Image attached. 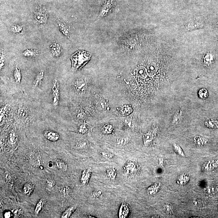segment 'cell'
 Segmentation results:
<instances>
[{"label":"cell","mask_w":218,"mask_h":218,"mask_svg":"<svg viewBox=\"0 0 218 218\" xmlns=\"http://www.w3.org/2000/svg\"><path fill=\"white\" fill-rule=\"evenodd\" d=\"M91 56L90 53L78 50L71 57L72 63V69L77 71L81 69L89 61Z\"/></svg>","instance_id":"obj_1"},{"label":"cell","mask_w":218,"mask_h":218,"mask_svg":"<svg viewBox=\"0 0 218 218\" xmlns=\"http://www.w3.org/2000/svg\"><path fill=\"white\" fill-rule=\"evenodd\" d=\"M60 85L57 80L55 79L53 81L51 93L53 97V104L54 106H57L58 105L60 99Z\"/></svg>","instance_id":"obj_2"},{"label":"cell","mask_w":218,"mask_h":218,"mask_svg":"<svg viewBox=\"0 0 218 218\" xmlns=\"http://www.w3.org/2000/svg\"><path fill=\"white\" fill-rule=\"evenodd\" d=\"M34 18L40 24H46L48 20V14L44 9L39 8L34 13Z\"/></svg>","instance_id":"obj_3"},{"label":"cell","mask_w":218,"mask_h":218,"mask_svg":"<svg viewBox=\"0 0 218 218\" xmlns=\"http://www.w3.org/2000/svg\"><path fill=\"white\" fill-rule=\"evenodd\" d=\"M124 172L126 175H133L136 174L138 171L137 165L133 161H129L126 162L123 167Z\"/></svg>","instance_id":"obj_4"},{"label":"cell","mask_w":218,"mask_h":218,"mask_svg":"<svg viewBox=\"0 0 218 218\" xmlns=\"http://www.w3.org/2000/svg\"><path fill=\"white\" fill-rule=\"evenodd\" d=\"M218 168V159L209 160L205 162L202 166V169L204 171H211Z\"/></svg>","instance_id":"obj_5"},{"label":"cell","mask_w":218,"mask_h":218,"mask_svg":"<svg viewBox=\"0 0 218 218\" xmlns=\"http://www.w3.org/2000/svg\"><path fill=\"white\" fill-rule=\"evenodd\" d=\"M44 135L47 140L51 141H57L60 139V136L59 134L54 131H46L44 133Z\"/></svg>","instance_id":"obj_6"},{"label":"cell","mask_w":218,"mask_h":218,"mask_svg":"<svg viewBox=\"0 0 218 218\" xmlns=\"http://www.w3.org/2000/svg\"><path fill=\"white\" fill-rule=\"evenodd\" d=\"M50 49L53 56L56 57L60 56L61 53V48L58 42L55 41L53 42L50 46Z\"/></svg>","instance_id":"obj_7"},{"label":"cell","mask_w":218,"mask_h":218,"mask_svg":"<svg viewBox=\"0 0 218 218\" xmlns=\"http://www.w3.org/2000/svg\"><path fill=\"white\" fill-rule=\"evenodd\" d=\"M76 89L80 93L85 91L87 86V83L84 78H81L77 80L75 83Z\"/></svg>","instance_id":"obj_8"},{"label":"cell","mask_w":218,"mask_h":218,"mask_svg":"<svg viewBox=\"0 0 218 218\" xmlns=\"http://www.w3.org/2000/svg\"><path fill=\"white\" fill-rule=\"evenodd\" d=\"M91 174V171L90 168H88L85 169L82 172L80 182L83 185H86L90 180Z\"/></svg>","instance_id":"obj_9"},{"label":"cell","mask_w":218,"mask_h":218,"mask_svg":"<svg viewBox=\"0 0 218 218\" xmlns=\"http://www.w3.org/2000/svg\"><path fill=\"white\" fill-rule=\"evenodd\" d=\"M190 175L187 173H183L180 175L176 180V183L180 186L187 185L190 180Z\"/></svg>","instance_id":"obj_10"},{"label":"cell","mask_w":218,"mask_h":218,"mask_svg":"<svg viewBox=\"0 0 218 218\" xmlns=\"http://www.w3.org/2000/svg\"><path fill=\"white\" fill-rule=\"evenodd\" d=\"M129 209L126 203H122L120 207L118 216L119 218H126L128 216Z\"/></svg>","instance_id":"obj_11"},{"label":"cell","mask_w":218,"mask_h":218,"mask_svg":"<svg viewBox=\"0 0 218 218\" xmlns=\"http://www.w3.org/2000/svg\"><path fill=\"white\" fill-rule=\"evenodd\" d=\"M154 131H149L145 134L144 137V143L145 145H148L152 141L155 136Z\"/></svg>","instance_id":"obj_12"},{"label":"cell","mask_w":218,"mask_h":218,"mask_svg":"<svg viewBox=\"0 0 218 218\" xmlns=\"http://www.w3.org/2000/svg\"><path fill=\"white\" fill-rule=\"evenodd\" d=\"M45 79V73L43 71H41L37 74L34 81V85L35 87H37L39 86L43 82Z\"/></svg>","instance_id":"obj_13"},{"label":"cell","mask_w":218,"mask_h":218,"mask_svg":"<svg viewBox=\"0 0 218 218\" xmlns=\"http://www.w3.org/2000/svg\"><path fill=\"white\" fill-rule=\"evenodd\" d=\"M34 189V185L33 184L28 183L26 184L23 187V192L24 194L27 196H29L32 194Z\"/></svg>","instance_id":"obj_14"},{"label":"cell","mask_w":218,"mask_h":218,"mask_svg":"<svg viewBox=\"0 0 218 218\" xmlns=\"http://www.w3.org/2000/svg\"><path fill=\"white\" fill-rule=\"evenodd\" d=\"M161 183L156 182L154 183L148 188V191L151 195L156 194L158 193L161 187Z\"/></svg>","instance_id":"obj_15"},{"label":"cell","mask_w":218,"mask_h":218,"mask_svg":"<svg viewBox=\"0 0 218 218\" xmlns=\"http://www.w3.org/2000/svg\"><path fill=\"white\" fill-rule=\"evenodd\" d=\"M60 30L61 31L63 34L66 36L69 35V26L64 22L59 20L57 22Z\"/></svg>","instance_id":"obj_16"},{"label":"cell","mask_w":218,"mask_h":218,"mask_svg":"<svg viewBox=\"0 0 218 218\" xmlns=\"http://www.w3.org/2000/svg\"><path fill=\"white\" fill-rule=\"evenodd\" d=\"M158 70V67L155 63L151 62L148 65L147 72L150 76H153L157 73Z\"/></svg>","instance_id":"obj_17"},{"label":"cell","mask_w":218,"mask_h":218,"mask_svg":"<svg viewBox=\"0 0 218 218\" xmlns=\"http://www.w3.org/2000/svg\"><path fill=\"white\" fill-rule=\"evenodd\" d=\"M46 201V200L45 199L41 198V199H40L38 201L34 209V213L35 215L37 216V215H38V214L42 211L44 205Z\"/></svg>","instance_id":"obj_18"},{"label":"cell","mask_w":218,"mask_h":218,"mask_svg":"<svg viewBox=\"0 0 218 218\" xmlns=\"http://www.w3.org/2000/svg\"><path fill=\"white\" fill-rule=\"evenodd\" d=\"M77 208L76 206H73L67 208L62 214L61 217V218H68L70 217L72 214L74 212Z\"/></svg>","instance_id":"obj_19"},{"label":"cell","mask_w":218,"mask_h":218,"mask_svg":"<svg viewBox=\"0 0 218 218\" xmlns=\"http://www.w3.org/2000/svg\"><path fill=\"white\" fill-rule=\"evenodd\" d=\"M57 167L60 169L64 171H66L68 170V165L62 160L58 159L55 162Z\"/></svg>","instance_id":"obj_20"},{"label":"cell","mask_w":218,"mask_h":218,"mask_svg":"<svg viewBox=\"0 0 218 218\" xmlns=\"http://www.w3.org/2000/svg\"><path fill=\"white\" fill-rule=\"evenodd\" d=\"M194 141L196 145L200 147L203 146L204 145L207 144L208 143L207 139L199 136L196 137L194 138Z\"/></svg>","instance_id":"obj_21"},{"label":"cell","mask_w":218,"mask_h":218,"mask_svg":"<svg viewBox=\"0 0 218 218\" xmlns=\"http://www.w3.org/2000/svg\"><path fill=\"white\" fill-rule=\"evenodd\" d=\"M18 114L19 118L22 120H26L28 118V113L25 108H20L18 110Z\"/></svg>","instance_id":"obj_22"},{"label":"cell","mask_w":218,"mask_h":218,"mask_svg":"<svg viewBox=\"0 0 218 218\" xmlns=\"http://www.w3.org/2000/svg\"><path fill=\"white\" fill-rule=\"evenodd\" d=\"M14 77L17 84H20L22 77L20 69L18 67H16L14 70Z\"/></svg>","instance_id":"obj_23"},{"label":"cell","mask_w":218,"mask_h":218,"mask_svg":"<svg viewBox=\"0 0 218 218\" xmlns=\"http://www.w3.org/2000/svg\"><path fill=\"white\" fill-rule=\"evenodd\" d=\"M23 54L26 57H36L38 55V52L35 50H27L23 52Z\"/></svg>","instance_id":"obj_24"},{"label":"cell","mask_w":218,"mask_h":218,"mask_svg":"<svg viewBox=\"0 0 218 218\" xmlns=\"http://www.w3.org/2000/svg\"><path fill=\"white\" fill-rule=\"evenodd\" d=\"M137 74L138 76L142 78H145L147 77V70L144 67H140L137 69Z\"/></svg>","instance_id":"obj_25"},{"label":"cell","mask_w":218,"mask_h":218,"mask_svg":"<svg viewBox=\"0 0 218 218\" xmlns=\"http://www.w3.org/2000/svg\"><path fill=\"white\" fill-rule=\"evenodd\" d=\"M206 127L212 129H218V121L211 120L205 122Z\"/></svg>","instance_id":"obj_26"},{"label":"cell","mask_w":218,"mask_h":218,"mask_svg":"<svg viewBox=\"0 0 218 218\" xmlns=\"http://www.w3.org/2000/svg\"><path fill=\"white\" fill-rule=\"evenodd\" d=\"M108 105L106 101L103 99H100L97 104V108L101 110H105L108 108Z\"/></svg>","instance_id":"obj_27"},{"label":"cell","mask_w":218,"mask_h":218,"mask_svg":"<svg viewBox=\"0 0 218 218\" xmlns=\"http://www.w3.org/2000/svg\"><path fill=\"white\" fill-rule=\"evenodd\" d=\"M174 150V151L176 153L178 154L179 155L183 157H185V154L184 153L183 149H182L181 147L178 144H173Z\"/></svg>","instance_id":"obj_28"},{"label":"cell","mask_w":218,"mask_h":218,"mask_svg":"<svg viewBox=\"0 0 218 218\" xmlns=\"http://www.w3.org/2000/svg\"><path fill=\"white\" fill-rule=\"evenodd\" d=\"M132 112V108L131 106L125 105L121 109V112L122 114L124 116H127L129 114Z\"/></svg>","instance_id":"obj_29"},{"label":"cell","mask_w":218,"mask_h":218,"mask_svg":"<svg viewBox=\"0 0 218 218\" xmlns=\"http://www.w3.org/2000/svg\"><path fill=\"white\" fill-rule=\"evenodd\" d=\"M117 173L114 169H108L107 171V176L109 179H113L115 178Z\"/></svg>","instance_id":"obj_30"},{"label":"cell","mask_w":218,"mask_h":218,"mask_svg":"<svg viewBox=\"0 0 218 218\" xmlns=\"http://www.w3.org/2000/svg\"><path fill=\"white\" fill-rule=\"evenodd\" d=\"M100 155L103 158L106 159L111 160L114 157V155L113 153H109L107 152L102 151L99 153Z\"/></svg>","instance_id":"obj_31"},{"label":"cell","mask_w":218,"mask_h":218,"mask_svg":"<svg viewBox=\"0 0 218 218\" xmlns=\"http://www.w3.org/2000/svg\"><path fill=\"white\" fill-rule=\"evenodd\" d=\"M164 208L165 211L168 215H174L173 209L172 206L171 205L167 204L165 205Z\"/></svg>","instance_id":"obj_32"},{"label":"cell","mask_w":218,"mask_h":218,"mask_svg":"<svg viewBox=\"0 0 218 218\" xmlns=\"http://www.w3.org/2000/svg\"><path fill=\"white\" fill-rule=\"evenodd\" d=\"M11 30L14 33H20L23 30V28L22 26L17 24H14L11 27Z\"/></svg>","instance_id":"obj_33"},{"label":"cell","mask_w":218,"mask_h":218,"mask_svg":"<svg viewBox=\"0 0 218 218\" xmlns=\"http://www.w3.org/2000/svg\"><path fill=\"white\" fill-rule=\"evenodd\" d=\"M199 95L201 99L206 98L207 97L208 95L207 90L205 89H201L199 92Z\"/></svg>","instance_id":"obj_34"},{"label":"cell","mask_w":218,"mask_h":218,"mask_svg":"<svg viewBox=\"0 0 218 218\" xmlns=\"http://www.w3.org/2000/svg\"><path fill=\"white\" fill-rule=\"evenodd\" d=\"M113 128L110 125H107L103 128V131L106 134H109L113 132Z\"/></svg>","instance_id":"obj_35"},{"label":"cell","mask_w":218,"mask_h":218,"mask_svg":"<svg viewBox=\"0 0 218 218\" xmlns=\"http://www.w3.org/2000/svg\"><path fill=\"white\" fill-rule=\"evenodd\" d=\"M46 185L50 188H54L55 185V182L54 179H49L46 181Z\"/></svg>","instance_id":"obj_36"},{"label":"cell","mask_w":218,"mask_h":218,"mask_svg":"<svg viewBox=\"0 0 218 218\" xmlns=\"http://www.w3.org/2000/svg\"><path fill=\"white\" fill-rule=\"evenodd\" d=\"M102 192L100 191L94 192L93 193V196L97 198H99L101 196Z\"/></svg>","instance_id":"obj_37"},{"label":"cell","mask_w":218,"mask_h":218,"mask_svg":"<svg viewBox=\"0 0 218 218\" xmlns=\"http://www.w3.org/2000/svg\"><path fill=\"white\" fill-rule=\"evenodd\" d=\"M86 145H87V144H86V142L82 141L81 142V143H79L77 146H78L80 149H82V148H85Z\"/></svg>","instance_id":"obj_38"},{"label":"cell","mask_w":218,"mask_h":218,"mask_svg":"<svg viewBox=\"0 0 218 218\" xmlns=\"http://www.w3.org/2000/svg\"><path fill=\"white\" fill-rule=\"evenodd\" d=\"M87 131V129L85 125H83L80 127L79 129V132L80 133H84Z\"/></svg>","instance_id":"obj_39"},{"label":"cell","mask_w":218,"mask_h":218,"mask_svg":"<svg viewBox=\"0 0 218 218\" xmlns=\"http://www.w3.org/2000/svg\"><path fill=\"white\" fill-rule=\"evenodd\" d=\"M70 189L68 187H65L64 189H63L62 191L63 193H64V194L65 195H68L69 193H70Z\"/></svg>","instance_id":"obj_40"},{"label":"cell","mask_w":218,"mask_h":218,"mask_svg":"<svg viewBox=\"0 0 218 218\" xmlns=\"http://www.w3.org/2000/svg\"><path fill=\"white\" fill-rule=\"evenodd\" d=\"M213 60V59L212 56L211 55H208V56H207V57H206L205 59V61L206 63H210V64L212 61Z\"/></svg>","instance_id":"obj_41"},{"label":"cell","mask_w":218,"mask_h":218,"mask_svg":"<svg viewBox=\"0 0 218 218\" xmlns=\"http://www.w3.org/2000/svg\"><path fill=\"white\" fill-rule=\"evenodd\" d=\"M11 213L10 212H6V213L5 214V218H10L11 217Z\"/></svg>","instance_id":"obj_42"},{"label":"cell","mask_w":218,"mask_h":218,"mask_svg":"<svg viewBox=\"0 0 218 218\" xmlns=\"http://www.w3.org/2000/svg\"><path fill=\"white\" fill-rule=\"evenodd\" d=\"M191 218H201L200 216H193V217H191Z\"/></svg>","instance_id":"obj_43"}]
</instances>
